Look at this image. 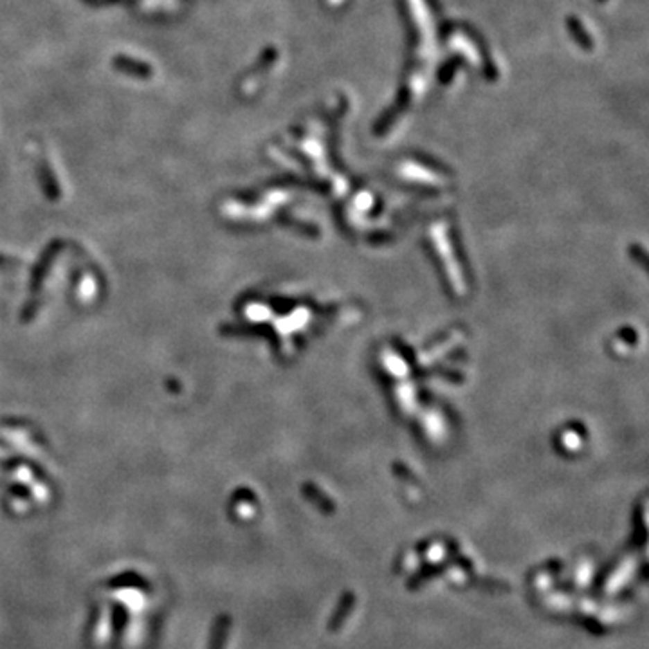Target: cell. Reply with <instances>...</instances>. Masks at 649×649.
<instances>
[{
  "mask_svg": "<svg viewBox=\"0 0 649 649\" xmlns=\"http://www.w3.org/2000/svg\"><path fill=\"white\" fill-rule=\"evenodd\" d=\"M119 58H123V56H119ZM114 63H117V67L123 69V71H130V74H137V76H141V78L150 76V67L146 65V63L135 62V60H130V58L116 60Z\"/></svg>",
  "mask_w": 649,
  "mask_h": 649,
  "instance_id": "6da1fadb",
  "label": "cell"
}]
</instances>
